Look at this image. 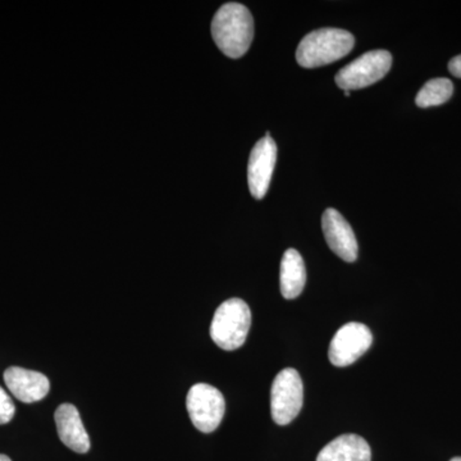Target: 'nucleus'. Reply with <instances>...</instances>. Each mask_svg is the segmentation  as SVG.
<instances>
[{
	"label": "nucleus",
	"instance_id": "f257e3e1",
	"mask_svg": "<svg viewBox=\"0 0 461 461\" xmlns=\"http://www.w3.org/2000/svg\"><path fill=\"white\" fill-rule=\"evenodd\" d=\"M212 35L227 57L244 56L254 38V20L250 11L240 3L223 5L212 21Z\"/></svg>",
	"mask_w": 461,
	"mask_h": 461
},
{
	"label": "nucleus",
	"instance_id": "f03ea898",
	"mask_svg": "<svg viewBox=\"0 0 461 461\" xmlns=\"http://www.w3.org/2000/svg\"><path fill=\"white\" fill-rule=\"evenodd\" d=\"M353 33L341 29H320L308 33L300 41L296 60L304 68L330 65L353 50Z\"/></svg>",
	"mask_w": 461,
	"mask_h": 461
},
{
	"label": "nucleus",
	"instance_id": "7ed1b4c3",
	"mask_svg": "<svg viewBox=\"0 0 461 461\" xmlns=\"http://www.w3.org/2000/svg\"><path fill=\"white\" fill-rule=\"evenodd\" d=\"M251 326V312L241 299H230L218 306L211 324L214 344L227 351L241 348Z\"/></svg>",
	"mask_w": 461,
	"mask_h": 461
},
{
	"label": "nucleus",
	"instance_id": "20e7f679",
	"mask_svg": "<svg viewBox=\"0 0 461 461\" xmlns=\"http://www.w3.org/2000/svg\"><path fill=\"white\" fill-rule=\"evenodd\" d=\"M393 56L387 50H372L339 69L336 84L344 91L364 89L378 83L390 72Z\"/></svg>",
	"mask_w": 461,
	"mask_h": 461
},
{
	"label": "nucleus",
	"instance_id": "39448f33",
	"mask_svg": "<svg viewBox=\"0 0 461 461\" xmlns=\"http://www.w3.org/2000/svg\"><path fill=\"white\" fill-rule=\"evenodd\" d=\"M304 402V386L299 372L286 368L276 375L271 390V412L278 426H287L295 420Z\"/></svg>",
	"mask_w": 461,
	"mask_h": 461
},
{
	"label": "nucleus",
	"instance_id": "423d86ee",
	"mask_svg": "<svg viewBox=\"0 0 461 461\" xmlns=\"http://www.w3.org/2000/svg\"><path fill=\"white\" fill-rule=\"evenodd\" d=\"M186 408L194 427L203 433H212L220 427L226 412V402L218 388L196 384L190 388Z\"/></svg>",
	"mask_w": 461,
	"mask_h": 461
},
{
	"label": "nucleus",
	"instance_id": "0eeeda50",
	"mask_svg": "<svg viewBox=\"0 0 461 461\" xmlns=\"http://www.w3.org/2000/svg\"><path fill=\"white\" fill-rule=\"evenodd\" d=\"M372 342L371 330L366 324L357 321L346 323L330 341V362L339 368L351 366L369 350Z\"/></svg>",
	"mask_w": 461,
	"mask_h": 461
},
{
	"label": "nucleus",
	"instance_id": "6e6552de",
	"mask_svg": "<svg viewBox=\"0 0 461 461\" xmlns=\"http://www.w3.org/2000/svg\"><path fill=\"white\" fill-rule=\"evenodd\" d=\"M277 162V145L267 133L260 139L251 150L248 165V184L251 195L256 199H263L268 193L273 171Z\"/></svg>",
	"mask_w": 461,
	"mask_h": 461
},
{
	"label": "nucleus",
	"instance_id": "1a4fd4ad",
	"mask_svg": "<svg viewBox=\"0 0 461 461\" xmlns=\"http://www.w3.org/2000/svg\"><path fill=\"white\" fill-rule=\"evenodd\" d=\"M321 230L327 245L336 256L348 263H353L357 258V241L353 229L348 221L336 209L329 208L321 217Z\"/></svg>",
	"mask_w": 461,
	"mask_h": 461
},
{
	"label": "nucleus",
	"instance_id": "9d476101",
	"mask_svg": "<svg viewBox=\"0 0 461 461\" xmlns=\"http://www.w3.org/2000/svg\"><path fill=\"white\" fill-rule=\"evenodd\" d=\"M5 382L12 395L25 403L41 402L50 391L47 375L21 366L8 368L5 372Z\"/></svg>",
	"mask_w": 461,
	"mask_h": 461
},
{
	"label": "nucleus",
	"instance_id": "9b49d317",
	"mask_svg": "<svg viewBox=\"0 0 461 461\" xmlns=\"http://www.w3.org/2000/svg\"><path fill=\"white\" fill-rule=\"evenodd\" d=\"M57 432L60 441L77 454H86L90 450V438L85 429L80 412L72 403L58 406L56 414Z\"/></svg>",
	"mask_w": 461,
	"mask_h": 461
},
{
	"label": "nucleus",
	"instance_id": "f8f14e48",
	"mask_svg": "<svg viewBox=\"0 0 461 461\" xmlns=\"http://www.w3.org/2000/svg\"><path fill=\"white\" fill-rule=\"evenodd\" d=\"M368 442L357 435H342L321 448L317 461H371Z\"/></svg>",
	"mask_w": 461,
	"mask_h": 461
},
{
	"label": "nucleus",
	"instance_id": "ddd939ff",
	"mask_svg": "<svg viewBox=\"0 0 461 461\" xmlns=\"http://www.w3.org/2000/svg\"><path fill=\"white\" fill-rule=\"evenodd\" d=\"M306 269L304 260L295 249H288L282 258L280 269L281 294L285 299H295L304 290Z\"/></svg>",
	"mask_w": 461,
	"mask_h": 461
},
{
	"label": "nucleus",
	"instance_id": "4468645a",
	"mask_svg": "<svg viewBox=\"0 0 461 461\" xmlns=\"http://www.w3.org/2000/svg\"><path fill=\"white\" fill-rule=\"evenodd\" d=\"M453 93L454 85L448 78H433L421 87L415 103L420 108L436 107L447 102Z\"/></svg>",
	"mask_w": 461,
	"mask_h": 461
},
{
	"label": "nucleus",
	"instance_id": "2eb2a0df",
	"mask_svg": "<svg viewBox=\"0 0 461 461\" xmlns=\"http://www.w3.org/2000/svg\"><path fill=\"white\" fill-rule=\"evenodd\" d=\"M14 414H16V406L12 402L11 396L0 387V426L14 420Z\"/></svg>",
	"mask_w": 461,
	"mask_h": 461
},
{
	"label": "nucleus",
	"instance_id": "dca6fc26",
	"mask_svg": "<svg viewBox=\"0 0 461 461\" xmlns=\"http://www.w3.org/2000/svg\"><path fill=\"white\" fill-rule=\"evenodd\" d=\"M448 71L455 77L461 78V54L460 56L454 57L453 59L448 63Z\"/></svg>",
	"mask_w": 461,
	"mask_h": 461
},
{
	"label": "nucleus",
	"instance_id": "f3484780",
	"mask_svg": "<svg viewBox=\"0 0 461 461\" xmlns=\"http://www.w3.org/2000/svg\"><path fill=\"white\" fill-rule=\"evenodd\" d=\"M0 461H12V460H11V459H9V457L7 456V455L0 454Z\"/></svg>",
	"mask_w": 461,
	"mask_h": 461
},
{
	"label": "nucleus",
	"instance_id": "a211bd4d",
	"mask_svg": "<svg viewBox=\"0 0 461 461\" xmlns=\"http://www.w3.org/2000/svg\"><path fill=\"white\" fill-rule=\"evenodd\" d=\"M345 96H350V91H344Z\"/></svg>",
	"mask_w": 461,
	"mask_h": 461
},
{
	"label": "nucleus",
	"instance_id": "6ab92c4d",
	"mask_svg": "<svg viewBox=\"0 0 461 461\" xmlns=\"http://www.w3.org/2000/svg\"><path fill=\"white\" fill-rule=\"evenodd\" d=\"M450 461H461V457H454V459H451Z\"/></svg>",
	"mask_w": 461,
	"mask_h": 461
}]
</instances>
